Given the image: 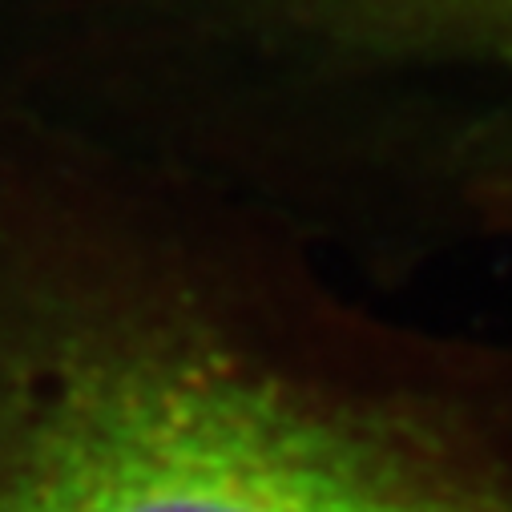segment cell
Instances as JSON below:
<instances>
[{"label": "cell", "instance_id": "obj_1", "mask_svg": "<svg viewBox=\"0 0 512 512\" xmlns=\"http://www.w3.org/2000/svg\"><path fill=\"white\" fill-rule=\"evenodd\" d=\"M0 93V512H512V335Z\"/></svg>", "mask_w": 512, "mask_h": 512}, {"label": "cell", "instance_id": "obj_2", "mask_svg": "<svg viewBox=\"0 0 512 512\" xmlns=\"http://www.w3.org/2000/svg\"><path fill=\"white\" fill-rule=\"evenodd\" d=\"M424 25H448L484 45L496 61L512 65V0H392Z\"/></svg>", "mask_w": 512, "mask_h": 512}, {"label": "cell", "instance_id": "obj_3", "mask_svg": "<svg viewBox=\"0 0 512 512\" xmlns=\"http://www.w3.org/2000/svg\"><path fill=\"white\" fill-rule=\"evenodd\" d=\"M492 238H512V206L500 210V218H496V226H492Z\"/></svg>", "mask_w": 512, "mask_h": 512}]
</instances>
